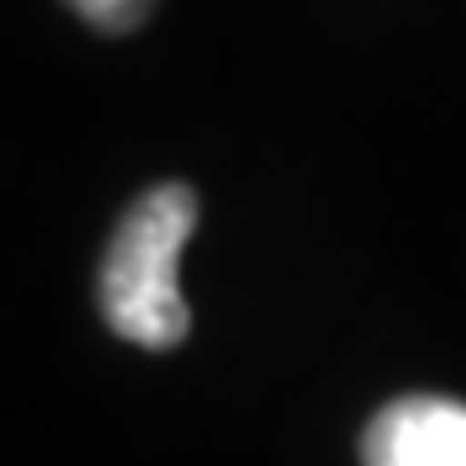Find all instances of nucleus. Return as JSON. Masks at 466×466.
<instances>
[{
	"label": "nucleus",
	"mask_w": 466,
	"mask_h": 466,
	"mask_svg": "<svg viewBox=\"0 0 466 466\" xmlns=\"http://www.w3.org/2000/svg\"><path fill=\"white\" fill-rule=\"evenodd\" d=\"M192 228H198V192L187 182H161L130 202L99 265V311L109 332L150 352L187 342L192 311L177 285V265Z\"/></svg>",
	"instance_id": "nucleus-1"
},
{
	"label": "nucleus",
	"mask_w": 466,
	"mask_h": 466,
	"mask_svg": "<svg viewBox=\"0 0 466 466\" xmlns=\"http://www.w3.org/2000/svg\"><path fill=\"white\" fill-rule=\"evenodd\" d=\"M363 466H466V404L404 394L363 431Z\"/></svg>",
	"instance_id": "nucleus-2"
},
{
	"label": "nucleus",
	"mask_w": 466,
	"mask_h": 466,
	"mask_svg": "<svg viewBox=\"0 0 466 466\" xmlns=\"http://www.w3.org/2000/svg\"><path fill=\"white\" fill-rule=\"evenodd\" d=\"M67 5H73L94 32H109V36L146 26L150 11H156V0H67Z\"/></svg>",
	"instance_id": "nucleus-3"
}]
</instances>
